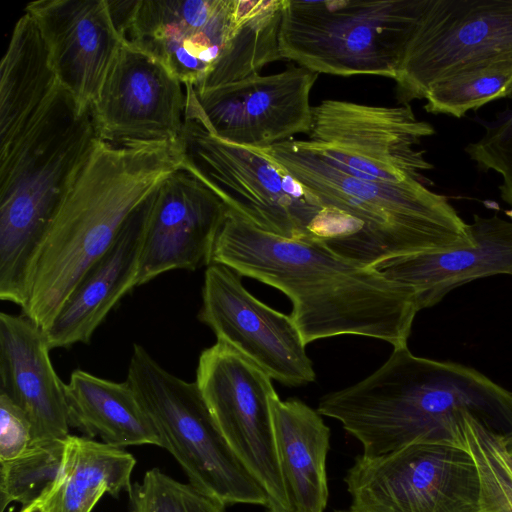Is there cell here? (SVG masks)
<instances>
[{
  "label": "cell",
  "mask_w": 512,
  "mask_h": 512,
  "mask_svg": "<svg viewBox=\"0 0 512 512\" xmlns=\"http://www.w3.org/2000/svg\"><path fill=\"white\" fill-rule=\"evenodd\" d=\"M224 506L189 483L158 468L148 470L129 490L130 512H224Z\"/></svg>",
  "instance_id": "obj_29"
},
{
  "label": "cell",
  "mask_w": 512,
  "mask_h": 512,
  "mask_svg": "<svg viewBox=\"0 0 512 512\" xmlns=\"http://www.w3.org/2000/svg\"><path fill=\"white\" fill-rule=\"evenodd\" d=\"M32 442V427L26 413L0 394V461L21 454Z\"/></svg>",
  "instance_id": "obj_31"
},
{
  "label": "cell",
  "mask_w": 512,
  "mask_h": 512,
  "mask_svg": "<svg viewBox=\"0 0 512 512\" xmlns=\"http://www.w3.org/2000/svg\"><path fill=\"white\" fill-rule=\"evenodd\" d=\"M20 512H46L40 505H33L30 507L22 508Z\"/></svg>",
  "instance_id": "obj_32"
},
{
  "label": "cell",
  "mask_w": 512,
  "mask_h": 512,
  "mask_svg": "<svg viewBox=\"0 0 512 512\" xmlns=\"http://www.w3.org/2000/svg\"><path fill=\"white\" fill-rule=\"evenodd\" d=\"M231 268L210 264L204 274L199 320L272 379L287 386L315 381L306 344L290 315L262 303Z\"/></svg>",
  "instance_id": "obj_15"
},
{
  "label": "cell",
  "mask_w": 512,
  "mask_h": 512,
  "mask_svg": "<svg viewBox=\"0 0 512 512\" xmlns=\"http://www.w3.org/2000/svg\"><path fill=\"white\" fill-rule=\"evenodd\" d=\"M435 133L409 104L375 106L327 99L313 106L308 140L299 143L352 176L391 183H431L433 168L418 148Z\"/></svg>",
  "instance_id": "obj_9"
},
{
  "label": "cell",
  "mask_w": 512,
  "mask_h": 512,
  "mask_svg": "<svg viewBox=\"0 0 512 512\" xmlns=\"http://www.w3.org/2000/svg\"><path fill=\"white\" fill-rule=\"evenodd\" d=\"M145 200L130 214L113 244L86 271L53 321L43 329L50 349L89 343L112 308L137 286L146 225Z\"/></svg>",
  "instance_id": "obj_20"
},
{
  "label": "cell",
  "mask_w": 512,
  "mask_h": 512,
  "mask_svg": "<svg viewBox=\"0 0 512 512\" xmlns=\"http://www.w3.org/2000/svg\"><path fill=\"white\" fill-rule=\"evenodd\" d=\"M512 60V0H428L405 49L396 91L402 104L473 67Z\"/></svg>",
  "instance_id": "obj_11"
},
{
  "label": "cell",
  "mask_w": 512,
  "mask_h": 512,
  "mask_svg": "<svg viewBox=\"0 0 512 512\" xmlns=\"http://www.w3.org/2000/svg\"><path fill=\"white\" fill-rule=\"evenodd\" d=\"M42 327L25 314H0V394L29 418L32 442L69 436L64 383Z\"/></svg>",
  "instance_id": "obj_19"
},
{
  "label": "cell",
  "mask_w": 512,
  "mask_h": 512,
  "mask_svg": "<svg viewBox=\"0 0 512 512\" xmlns=\"http://www.w3.org/2000/svg\"><path fill=\"white\" fill-rule=\"evenodd\" d=\"M124 42L198 86L228 48L248 0L108 1Z\"/></svg>",
  "instance_id": "obj_13"
},
{
  "label": "cell",
  "mask_w": 512,
  "mask_h": 512,
  "mask_svg": "<svg viewBox=\"0 0 512 512\" xmlns=\"http://www.w3.org/2000/svg\"><path fill=\"white\" fill-rule=\"evenodd\" d=\"M183 166L261 230L290 239L331 238L327 209L274 160L210 133L185 113Z\"/></svg>",
  "instance_id": "obj_8"
},
{
  "label": "cell",
  "mask_w": 512,
  "mask_h": 512,
  "mask_svg": "<svg viewBox=\"0 0 512 512\" xmlns=\"http://www.w3.org/2000/svg\"><path fill=\"white\" fill-rule=\"evenodd\" d=\"M505 444L507 451L509 452L510 456L512 457V434L509 436H504Z\"/></svg>",
  "instance_id": "obj_33"
},
{
  "label": "cell",
  "mask_w": 512,
  "mask_h": 512,
  "mask_svg": "<svg viewBox=\"0 0 512 512\" xmlns=\"http://www.w3.org/2000/svg\"><path fill=\"white\" fill-rule=\"evenodd\" d=\"M509 97L512 98V93ZM483 126V135L468 144L465 151L481 170L500 175V196L512 206V108L484 122Z\"/></svg>",
  "instance_id": "obj_30"
},
{
  "label": "cell",
  "mask_w": 512,
  "mask_h": 512,
  "mask_svg": "<svg viewBox=\"0 0 512 512\" xmlns=\"http://www.w3.org/2000/svg\"><path fill=\"white\" fill-rule=\"evenodd\" d=\"M335 512H353V511H351V510L349 509V510H338V511H335Z\"/></svg>",
  "instance_id": "obj_34"
},
{
  "label": "cell",
  "mask_w": 512,
  "mask_h": 512,
  "mask_svg": "<svg viewBox=\"0 0 512 512\" xmlns=\"http://www.w3.org/2000/svg\"><path fill=\"white\" fill-rule=\"evenodd\" d=\"M317 77L303 66L289 65L279 73H257L203 92L185 85V113L222 140L266 148L310 132V94Z\"/></svg>",
  "instance_id": "obj_14"
},
{
  "label": "cell",
  "mask_w": 512,
  "mask_h": 512,
  "mask_svg": "<svg viewBox=\"0 0 512 512\" xmlns=\"http://www.w3.org/2000/svg\"><path fill=\"white\" fill-rule=\"evenodd\" d=\"M91 111L100 141L119 146L179 141L185 85L158 60L123 42Z\"/></svg>",
  "instance_id": "obj_16"
},
{
  "label": "cell",
  "mask_w": 512,
  "mask_h": 512,
  "mask_svg": "<svg viewBox=\"0 0 512 512\" xmlns=\"http://www.w3.org/2000/svg\"><path fill=\"white\" fill-rule=\"evenodd\" d=\"M133 455L122 448L69 435L62 478L39 504L46 512H91L104 493L131 489Z\"/></svg>",
  "instance_id": "obj_24"
},
{
  "label": "cell",
  "mask_w": 512,
  "mask_h": 512,
  "mask_svg": "<svg viewBox=\"0 0 512 512\" xmlns=\"http://www.w3.org/2000/svg\"><path fill=\"white\" fill-rule=\"evenodd\" d=\"M461 446L473 457L480 479V512H512V457L504 436L468 412L460 419Z\"/></svg>",
  "instance_id": "obj_27"
},
{
  "label": "cell",
  "mask_w": 512,
  "mask_h": 512,
  "mask_svg": "<svg viewBox=\"0 0 512 512\" xmlns=\"http://www.w3.org/2000/svg\"><path fill=\"white\" fill-rule=\"evenodd\" d=\"M98 136L91 107L60 83L28 119L0 131V299L21 308L31 265Z\"/></svg>",
  "instance_id": "obj_4"
},
{
  "label": "cell",
  "mask_w": 512,
  "mask_h": 512,
  "mask_svg": "<svg viewBox=\"0 0 512 512\" xmlns=\"http://www.w3.org/2000/svg\"><path fill=\"white\" fill-rule=\"evenodd\" d=\"M211 264L277 288L293 305L290 317L304 343L360 335L407 345L419 312L412 287L375 266L347 258L314 239H290L254 226L228 209Z\"/></svg>",
  "instance_id": "obj_1"
},
{
  "label": "cell",
  "mask_w": 512,
  "mask_h": 512,
  "mask_svg": "<svg viewBox=\"0 0 512 512\" xmlns=\"http://www.w3.org/2000/svg\"><path fill=\"white\" fill-rule=\"evenodd\" d=\"M126 381L155 426L161 447L190 485L224 507H266L264 490L225 440L196 381L168 372L139 344L133 347Z\"/></svg>",
  "instance_id": "obj_7"
},
{
  "label": "cell",
  "mask_w": 512,
  "mask_h": 512,
  "mask_svg": "<svg viewBox=\"0 0 512 512\" xmlns=\"http://www.w3.org/2000/svg\"><path fill=\"white\" fill-rule=\"evenodd\" d=\"M474 244L457 250L419 254L375 267L388 278L412 287L419 311L439 303L453 289L473 280L512 275V220L475 214L469 224Z\"/></svg>",
  "instance_id": "obj_21"
},
{
  "label": "cell",
  "mask_w": 512,
  "mask_h": 512,
  "mask_svg": "<svg viewBox=\"0 0 512 512\" xmlns=\"http://www.w3.org/2000/svg\"><path fill=\"white\" fill-rule=\"evenodd\" d=\"M146 225L137 286L171 270L211 264L228 207L198 176L182 166L145 200Z\"/></svg>",
  "instance_id": "obj_17"
},
{
  "label": "cell",
  "mask_w": 512,
  "mask_h": 512,
  "mask_svg": "<svg viewBox=\"0 0 512 512\" xmlns=\"http://www.w3.org/2000/svg\"><path fill=\"white\" fill-rule=\"evenodd\" d=\"M185 161L181 140H98L62 199L31 265L22 313L45 329L130 214Z\"/></svg>",
  "instance_id": "obj_3"
},
{
  "label": "cell",
  "mask_w": 512,
  "mask_h": 512,
  "mask_svg": "<svg viewBox=\"0 0 512 512\" xmlns=\"http://www.w3.org/2000/svg\"><path fill=\"white\" fill-rule=\"evenodd\" d=\"M70 426L88 438L123 448L151 444L161 447L152 421L127 381L118 383L81 369L64 383Z\"/></svg>",
  "instance_id": "obj_23"
},
{
  "label": "cell",
  "mask_w": 512,
  "mask_h": 512,
  "mask_svg": "<svg viewBox=\"0 0 512 512\" xmlns=\"http://www.w3.org/2000/svg\"><path fill=\"white\" fill-rule=\"evenodd\" d=\"M284 0H248L244 18L225 53L193 89L203 92L233 83L282 59L278 35Z\"/></svg>",
  "instance_id": "obj_25"
},
{
  "label": "cell",
  "mask_w": 512,
  "mask_h": 512,
  "mask_svg": "<svg viewBox=\"0 0 512 512\" xmlns=\"http://www.w3.org/2000/svg\"><path fill=\"white\" fill-rule=\"evenodd\" d=\"M512 93V60L470 68L433 85L424 99L432 114L462 117Z\"/></svg>",
  "instance_id": "obj_28"
},
{
  "label": "cell",
  "mask_w": 512,
  "mask_h": 512,
  "mask_svg": "<svg viewBox=\"0 0 512 512\" xmlns=\"http://www.w3.org/2000/svg\"><path fill=\"white\" fill-rule=\"evenodd\" d=\"M317 411L339 421L365 456L413 444L462 447L464 412L497 434H512L511 391L474 368L415 356L407 345L393 348L365 379L323 396Z\"/></svg>",
  "instance_id": "obj_2"
},
{
  "label": "cell",
  "mask_w": 512,
  "mask_h": 512,
  "mask_svg": "<svg viewBox=\"0 0 512 512\" xmlns=\"http://www.w3.org/2000/svg\"><path fill=\"white\" fill-rule=\"evenodd\" d=\"M255 149V148H253ZM281 165L323 207L348 217L356 234L337 253L365 264L474 244L469 224L431 183H391L344 173L315 152L290 139L256 149Z\"/></svg>",
  "instance_id": "obj_5"
},
{
  "label": "cell",
  "mask_w": 512,
  "mask_h": 512,
  "mask_svg": "<svg viewBox=\"0 0 512 512\" xmlns=\"http://www.w3.org/2000/svg\"><path fill=\"white\" fill-rule=\"evenodd\" d=\"M353 512H480V479L464 448L413 444L358 455L344 479Z\"/></svg>",
  "instance_id": "obj_10"
},
{
  "label": "cell",
  "mask_w": 512,
  "mask_h": 512,
  "mask_svg": "<svg viewBox=\"0 0 512 512\" xmlns=\"http://www.w3.org/2000/svg\"><path fill=\"white\" fill-rule=\"evenodd\" d=\"M67 439L31 442L18 456L0 461V512L16 501L23 508L42 502L60 482Z\"/></svg>",
  "instance_id": "obj_26"
},
{
  "label": "cell",
  "mask_w": 512,
  "mask_h": 512,
  "mask_svg": "<svg viewBox=\"0 0 512 512\" xmlns=\"http://www.w3.org/2000/svg\"><path fill=\"white\" fill-rule=\"evenodd\" d=\"M25 12L40 30L59 83L91 107L124 42L108 0H39Z\"/></svg>",
  "instance_id": "obj_18"
},
{
  "label": "cell",
  "mask_w": 512,
  "mask_h": 512,
  "mask_svg": "<svg viewBox=\"0 0 512 512\" xmlns=\"http://www.w3.org/2000/svg\"><path fill=\"white\" fill-rule=\"evenodd\" d=\"M281 475L292 512H323L328 500L326 458L330 429L298 399L271 401Z\"/></svg>",
  "instance_id": "obj_22"
},
{
  "label": "cell",
  "mask_w": 512,
  "mask_h": 512,
  "mask_svg": "<svg viewBox=\"0 0 512 512\" xmlns=\"http://www.w3.org/2000/svg\"><path fill=\"white\" fill-rule=\"evenodd\" d=\"M196 383L225 440L267 497L268 512H292L280 471L272 378L222 341L203 350Z\"/></svg>",
  "instance_id": "obj_12"
},
{
  "label": "cell",
  "mask_w": 512,
  "mask_h": 512,
  "mask_svg": "<svg viewBox=\"0 0 512 512\" xmlns=\"http://www.w3.org/2000/svg\"><path fill=\"white\" fill-rule=\"evenodd\" d=\"M428 0H284L282 58L317 74L395 79Z\"/></svg>",
  "instance_id": "obj_6"
}]
</instances>
